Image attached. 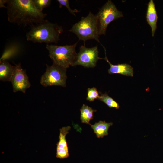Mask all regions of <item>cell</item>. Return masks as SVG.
<instances>
[{
    "mask_svg": "<svg viewBox=\"0 0 163 163\" xmlns=\"http://www.w3.org/2000/svg\"><path fill=\"white\" fill-rule=\"evenodd\" d=\"M6 4L8 21L18 26L31 27L44 21L47 15L36 8L33 0H7Z\"/></svg>",
    "mask_w": 163,
    "mask_h": 163,
    "instance_id": "6da1fadb",
    "label": "cell"
},
{
    "mask_svg": "<svg viewBox=\"0 0 163 163\" xmlns=\"http://www.w3.org/2000/svg\"><path fill=\"white\" fill-rule=\"evenodd\" d=\"M63 31L62 26L50 22L47 20L31 26L26 34L27 41L34 43H56Z\"/></svg>",
    "mask_w": 163,
    "mask_h": 163,
    "instance_id": "7a4b0ae2",
    "label": "cell"
},
{
    "mask_svg": "<svg viewBox=\"0 0 163 163\" xmlns=\"http://www.w3.org/2000/svg\"><path fill=\"white\" fill-rule=\"evenodd\" d=\"M75 34L79 39L84 43L88 40H99L98 23L97 17L91 12L86 17H82L69 30Z\"/></svg>",
    "mask_w": 163,
    "mask_h": 163,
    "instance_id": "3957f363",
    "label": "cell"
},
{
    "mask_svg": "<svg viewBox=\"0 0 163 163\" xmlns=\"http://www.w3.org/2000/svg\"><path fill=\"white\" fill-rule=\"evenodd\" d=\"M77 43L65 46L47 44L46 48L53 63L66 69L72 66L75 59L77 55L75 51Z\"/></svg>",
    "mask_w": 163,
    "mask_h": 163,
    "instance_id": "277c9868",
    "label": "cell"
},
{
    "mask_svg": "<svg viewBox=\"0 0 163 163\" xmlns=\"http://www.w3.org/2000/svg\"><path fill=\"white\" fill-rule=\"evenodd\" d=\"M96 16L98 23L99 34L100 35H105L108 24L112 21L123 17V15L111 0H108Z\"/></svg>",
    "mask_w": 163,
    "mask_h": 163,
    "instance_id": "5b68a950",
    "label": "cell"
},
{
    "mask_svg": "<svg viewBox=\"0 0 163 163\" xmlns=\"http://www.w3.org/2000/svg\"><path fill=\"white\" fill-rule=\"evenodd\" d=\"M46 69L42 76L40 83L43 86H59L66 87V69L53 63L51 66L46 64Z\"/></svg>",
    "mask_w": 163,
    "mask_h": 163,
    "instance_id": "8992f818",
    "label": "cell"
},
{
    "mask_svg": "<svg viewBox=\"0 0 163 163\" xmlns=\"http://www.w3.org/2000/svg\"><path fill=\"white\" fill-rule=\"evenodd\" d=\"M99 59L102 58L98 57L97 46L88 48L82 45L80 48L79 51L72 66L80 65L86 68L94 67Z\"/></svg>",
    "mask_w": 163,
    "mask_h": 163,
    "instance_id": "52a82bcc",
    "label": "cell"
},
{
    "mask_svg": "<svg viewBox=\"0 0 163 163\" xmlns=\"http://www.w3.org/2000/svg\"><path fill=\"white\" fill-rule=\"evenodd\" d=\"M10 82L14 92L20 91L25 93L27 89L31 86L26 71L20 63L15 64L14 72Z\"/></svg>",
    "mask_w": 163,
    "mask_h": 163,
    "instance_id": "ba28073f",
    "label": "cell"
},
{
    "mask_svg": "<svg viewBox=\"0 0 163 163\" xmlns=\"http://www.w3.org/2000/svg\"><path fill=\"white\" fill-rule=\"evenodd\" d=\"M71 127L68 126L63 127L59 129V141L56 144V157L63 159L69 156V149L66 139V136L69 133Z\"/></svg>",
    "mask_w": 163,
    "mask_h": 163,
    "instance_id": "9c48e42d",
    "label": "cell"
},
{
    "mask_svg": "<svg viewBox=\"0 0 163 163\" xmlns=\"http://www.w3.org/2000/svg\"><path fill=\"white\" fill-rule=\"evenodd\" d=\"M104 49L105 56V58H102V59L106 60L110 66V68L108 70L109 74H119L127 76H133V69L131 65L126 63L115 65L112 64L108 59L106 55L105 49Z\"/></svg>",
    "mask_w": 163,
    "mask_h": 163,
    "instance_id": "30bf717a",
    "label": "cell"
},
{
    "mask_svg": "<svg viewBox=\"0 0 163 163\" xmlns=\"http://www.w3.org/2000/svg\"><path fill=\"white\" fill-rule=\"evenodd\" d=\"M158 17L155 4L153 0H150L148 4L146 14V21L150 26L152 36L153 37L157 28Z\"/></svg>",
    "mask_w": 163,
    "mask_h": 163,
    "instance_id": "8fae6325",
    "label": "cell"
},
{
    "mask_svg": "<svg viewBox=\"0 0 163 163\" xmlns=\"http://www.w3.org/2000/svg\"><path fill=\"white\" fill-rule=\"evenodd\" d=\"M15 69L13 66L6 61L0 62V80L3 81H11Z\"/></svg>",
    "mask_w": 163,
    "mask_h": 163,
    "instance_id": "7c38bea8",
    "label": "cell"
},
{
    "mask_svg": "<svg viewBox=\"0 0 163 163\" xmlns=\"http://www.w3.org/2000/svg\"><path fill=\"white\" fill-rule=\"evenodd\" d=\"M113 124L112 122L107 123L104 121H100L94 125H90L97 137L100 138L108 135L109 128Z\"/></svg>",
    "mask_w": 163,
    "mask_h": 163,
    "instance_id": "4fadbf2b",
    "label": "cell"
},
{
    "mask_svg": "<svg viewBox=\"0 0 163 163\" xmlns=\"http://www.w3.org/2000/svg\"><path fill=\"white\" fill-rule=\"evenodd\" d=\"M80 119L82 122L91 125L89 123L90 121L93 119L94 113L96 112V110L84 104L80 109Z\"/></svg>",
    "mask_w": 163,
    "mask_h": 163,
    "instance_id": "5bb4252c",
    "label": "cell"
},
{
    "mask_svg": "<svg viewBox=\"0 0 163 163\" xmlns=\"http://www.w3.org/2000/svg\"><path fill=\"white\" fill-rule=\"evenodd\" d=\"M19 44L15 43L11 44L6 48L1 59L0 61H6V60L12 57L16 54L20 50Z\"/></svg>",
    "mask_w": 163,
    "mask_h": 163,
    "instance_id": "9a60e30c",
    "label": "cell"
},
{
    "mask_svg": "<svg viewBox=\"0 0 163 163\" xmlns=\"http://www.w3.org/2000/svg\"><path fill=\"white\" fill-rule=\"evenodd\" d=\"M100 94L97 99L98 100L104 102L110 108H114L116 109L119 108L120 106L118 103L107 94L100 93Z\"/></svg>",
    "mask_w": 163,
    "mask_h": 163,
    "instance_id": "2e32d148",
    "label": "cell"
},
{
    "mask_svg": "<svg viewBox=\"0 0 163 163\" xmlns=\"http://www.w3.org/2000/svg\"><path fill=\"white\" fill-rule=\"evenodd\" d=\"M33 1L36 8L42 12L44 8L50 6L51 2L50 0H33Z\"/></svg>",
    "mask_w": 163,
    "mask_h": 163,
    "instance_id": "e0dca14e",
    "label": "cell"
},
{
    "mask_svg": "<svg viewBox=\"0 0 163 163\" xmlns=\"http://www.w3.org/2000/svg\"><path fill=\"white\" fill-rule=\"evenodd\" d=\"M99 97V93L96 88L93 87L88 89L86 98L87 100L89 101H93L95 99H98Z\"/></svg>",
    "mask_w": 163,
    "mask_h": 163,
    "instance_id": "ac0fdd59",
    "label": "cell"
},
{
    "mask_svg": "<svg viewBox=\"0 0 163 163\" xmlns=\"http://www.w3.org/2000/svg\"><path fill=\"white\" fill-rule=\"evenodd\" d=\"M57 1L59 4V7L60 8L63 6H65L67 8L69 12L75 16V13L79 12V11L76 9L73 10L71 8L69 5V0H58Z\"/></svg>",
    "mask_w": 163,
    "mask_h": 163,
    "instance_id": "d6986e66",
    "label": "cell"
},
{
    "mask_svg": "<svg viewBox=\"0 0 163 163\" xmlns=\"http://www.w3.org/2000/svg\"><path fill=\"white\" fill-rule=\"evenodd\" d=\"M7 0H1L0 1V8L4 7L6 8V6H5V4L6 3Z\"/></svg>",
    "mask_w": 163,
    "mask_h": 163,
    "instance_id": "ffe728a7",
    "label": "cell"
}]
</instances>
